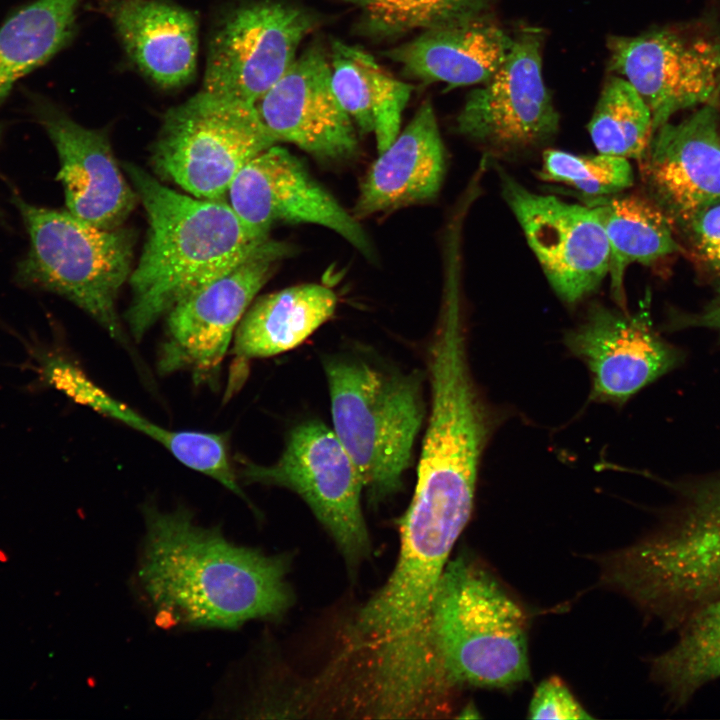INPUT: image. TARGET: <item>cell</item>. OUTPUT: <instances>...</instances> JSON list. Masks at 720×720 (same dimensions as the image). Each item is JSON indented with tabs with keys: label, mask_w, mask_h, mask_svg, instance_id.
I'll list each match as a JSON object with an SVG mask.
<instances>
[{
	"label": "cell",
	"mask_w": 720,
	"mask_h": 720,
	"mask_svg": "<svg viewBox=\"0 0 720 720\" xmlns=\"http://www.w3.org/2000/svg\"><path fill=\"white\" fill-rule=\"evenodd\" d=\"M138 580L159 622L235 629L281 616L292 602L281 555L228 540L198 524L185 507L145 504Z\"/></svg>",
	"instance_id": "6da1fadb"
},
{
	"label": "cell",
	"mask_w": 720,
	"mask_h": 720,
	"mask_svg": "<svg viewBox=\"0 0 720 720\" xmlns=\"http://www.w3.org/2000/svg\"><path fill=\"white\" fill-rule=\"evenodd\" d=\"M124 169L149 223L125 312L140 340L177 302L247 259L269 235L248 226L223 200L176 192L132 163Z\"/></svg>",
	"instance_id": "7a4b0ae2"
},
{
	"label": "cell",
	"mask_w": 720,
	"mask_h": 720,
	"mask_svg": "<svg viewBox=\"0 0 720 720\" xmlns=\"http://www.w3.org/2000/svg\"><path fill=\"white\" fill-rule=\"evenodd\" d=\"M333 431L362 478L372 503L402 489L426 416L423 377L360 355L323 361Z\"/></svg>",
	"instance_id": "3957f363"
},
{
	"label": "cell",
	"mask_w": 720,
	"mask_h": 720,
	"mask_svg": "<svg viewBox=\"0 0 720 720\" xmlns=\"http://www.w3.org/2000/svg\"><path fill=\"white\" fill-rule=\"evenodd\" d=\"M431 627L452 689H511L530 679L527 615L479 561L462 555L447 563Z\"/></svg>",
	"instance_id": "277c9868"
},
{
	"label": "cell",
	"mask_w": 720,
	"mask_h": 720,
	"mask_svg": "<svg viewBox=\"0 0 720 720\" xmlns=\"http://www.w3.org/2000/svg\"><path fill=\"white\" fill-rule=\"evenodd\" d=\"M13 203L29 236L28 252L17 266V282L63 296L122 341L116 300L132 272L130 232L101 228L68 210L39 207L18 196Z\"/></svg>",
	"instance_id": "5b68a950"
},
{
	"label": "cell",
	"mask_w": 720,
	"mask_h": 720,
	"mask_svg": "<svg viewBox=\"0 0 720 720\" xmlns=\"http://www.w3.org/2000/svg\"><path fill=\"white\" fill-rule=\"evenodd\" d=\"M274 144L256 104L202 89L165 113L151 162L194 197L223 200L238 172Z\"/></svg>",
	"instance_id": "8992f818"
},
{
	"label": "cell",
	"mask_w": 720,
	"mask_h": 720,
	"mask_svg": "<svg viewBox=\"0 0 720 720\" xmlns=\"http://www.w3.org/2000/svg\"><path fill=\"white\" fill-rule=\"evenodd\" d=\"M237 461L238 478L245 483L287 488L299 495L348 562L356 564L368 555L362 478L333 429L309 420L289 432L274 463L261 465L239 457Z\"/></svg>",
	"instance_id": "52a82bcc"
},
{
	"label": "cell",
	"mask_w": 720,
	"mask_h": 720,
	"mask_svg": "<svg viewBox=\"0 0 720 720\" xmlns=\"http://www.w3.org/2000/svg\"><path fill=\"white\" fill-rule=\"evenodd\" d=\"M293 247L268 239L233 269L177 302L166 314L157 369L186 371L195 383L217 384L236 328L256 294Z\"/></svg>",
	"instance_id": "ba28073f"
},
{
	"label": "cell",
	"mask_w": 720,
	"mask_h": 720,
	"mask_svg": "<svg viewBox=\"0 0 720 720\" xmlns=\"http://www.w3.org/2000/svg\"><path fill=\"white\" fill-rule=\"evenodd\" d=\"M315 25L308 10L284 1L230 10L210 38L203 90L257 104L293 64Z\"/></svg>",
	"instance_id": "9c48e42d"
},
{
	"label": "cell",
	"mask_w": 720,
	"mask_h": 720,
	"mask_svg": "<svg viewBox=\"0 0 720 720\" xmlns=\"http://www.w3.org/2000/svg\"><path fill=\"white\" fill-rule=\"evenodd\" d=\"M542 33L526 28L513 38L499 69L467 95L456 131L494 154L538 148L559 128V114L542 76Z\"/></svg>",
	"instance_id": "30bf717a"
},
{
	"label": "cell",
	"mask_w": 720,
	"mask_h": 720,
	"mask_svg": "<svg viewBox=\"0 0 720 720\" xmlns=\"http://www.w3.org/2000/svg\"><path fill=\"white\" fill-rule=\"evenodd\" d=\"M502 196L557 296L573 305L608 276L609 246L587 204L531 191L498 166Z\"/></svg>",
	"instance_id": "8fae6325"
},
{
	"label": "cell",
	"mask_w": 720,
	"mask_h": 720,
	"mask_svg": "<svg viewBox=\"0 0 720 720\" xmlns=\"http://www.w3.org/2000/svg\"><path fill=\"white\" fill-rule=\"evenodd\" d=\"M650 296L638 311L593 303L565 335V345L591 376V397L624 404L641 389L679 367L684 351L655 330Z\"/></svg>",
	"instance_id": "7c38bea8"
},
{
	"label": "cell",
	"mask_w": 720,
	"mask_h": 720,
	"mask_svg": "<svg viewBox=\"0 0 720 720\" xmlns=\"http://www.w3.org/2000/svg\"><path fill=\"white\" fill-rule=\"evenodd\" d=\"M227 196L235 213L259 233L269 235L278 222L315 224L339 234L367 259L376 256L359 220L281 146L274 144L251 159Z\"/></svg>",
	"instance_id": "4fadbf2b"
},
{
	"label": "cell",
	"mask_w": 720,
	"mask_h": 720,
	"mask_svg": "<svg viewBox=\"0 0 720 720\" xmlns=\"http://www.w3.org/2000/svg\"><path fill=\"white\" fill-rule=\"evenodd\" d=\"M609 68L648 106L653 131L680 110L710 103L720 83V44L672 30L608 41Z\"/></svg>",
	"instance_id": "5bb4252c"
},
{
	"label": "cell",
	"mask_w": 720,
	"mask_h": 720,
	"mask_svg": "<svg viewBox=\"0 0 720 720\" xmlns=\"http://www.w3.org/2000/svg\"><path fill=\"white\" fill-rule=\"evenodd\" d=\"M256 106L277 143H292L326 163L359 152L356 126L333 90L329 54L318 44L297 56Z\"/></svg>",
	"instance_id": "9a60e30c"
},
{
	"label": "cell",
	"mask_w": 720,
	"mask_h": 720,
	"mask_svg": "<svg viewBox=\"0 0 720 720\" xmlns=\"http://www.w3.org/2000/svg\"><path fill=\"white\" fill-rule=\"evenodd\" d=\"M654 202L684 228L720 202V114L710 102L653 131L639 160Z\"/></svg>",
	"instance_id": "2e32d148"
},
{
	"label": "cell",
	"mask_w": 720,
	"mask_h": 720,
	"mask_svg": "<svg viewBox=\"0 0 720 720\" xmlns=\"http://www.w3.org/2000/svg\"><path fill=\"white\" fill-rule=\"evenodd\" d=\"M32 108L57 150V179L67 210L101 228L120 227L138 197L121 173L105 132L82 126L48 101L38 99Z\"/></svg>",
	"instance_id": "e0dca14e"
},
{
	"label": "cell",
	"mask_w": 720,
	"mask_h": 720,
	"mask_svg": "<svg viewBox=\"0 0 720 720\" xmlns=\"http://www.w3.org/2000/svg\"><path fill=\"white\" fill-rule=\"evenodd\" d=\"M446 172L445 146L430 101L378 153L364 177L352 214L359 220L431 201Z\"/></svg>",
	"instance_id": "ac0fdd59"
},
{
	"label": "cell",
	"mask_w": 720,
	"mask_h": 720,
	"mask_svg": "<svg viewBox=\"0 0 720 720\" xmlns=\"http://www.w3.org/2000/svg\"><path fill=\"white\" fill-rule=\"evenodd\" d=\"M35 358L40 375L47 384L73 401L157 441L183 465L213 478L238 497L247 500L232 464L228 434L164 428L113 398L70 360L40 351Z\"/></svg>",
	"instance_id": "d6986e66"
},
{
	"label": "cell",
	"mask_w": 720,
	"mask_h": 720,
	"mask_svg": "<svg viewBox=\"0 0 720 720\" xmlns=\"http://www.w3.org/2000/svg\"><path fill=\"white\" fill-rule=\"evenodd\" d=\"M127 54L155 84L181 88L196 75L198 23L194 14L168 0H103Z\"/></svg>",
	"instance_id": "ffe728a7"
},
{
	"label": "cell",
	"mask_w": 720,
	"mask_h": 720,
	"mask_svg": "<svg viewBox=\"0 0 720 720\" xmlns=\"http://www.w3.org/2000/svg\"><path fill=\"white\" fill-rule=\"evenodd\" d=\"M513 44L483 16L419 32L383 53L405 76L447 88L486 82L503 64Z\"/></svg>",
	"instance_id": "44dd1931"
},
{
	"label": "cell",
	"mask_w": 720,
	"mask_h": 720,
	"mask_svg": "<svg viewBox=\"0 0 720 720\" xmlns=\"http://www.w3.org/2000/svg\"><path fill=\"white\" fill-rule=\"evenodd\" d=\"M336 306L335 292L316 283L287 287L254 300L233 337L227 394L243 384L250 360L297 347L332 317Z\"/></svg>",
	"instance_id": "7402d4cb"
},
{
	"label": "cell",
	"mask_w": 720,
	"mask_h": 720,
	"mask_svg": "<svg viewBox=\"0 0 720 720\" xmlns=\"http://www.w3.org/2000/svg\"><path fill=\"white\" fill-rule=\"evenodd\" d=\"M329 60L334 93L356 128L373 133L378 153L400 132L403 111L414 86L394 77L359 46L331 43Z\"/></svg>",
	"instance_id": "603a6c76"
},
{
	"label": "cell",
	"mask_w": 720,
	"mask_h": 720,
	"mask_svg": "<svg viewBox=\"0 0 720 720\" xmlns=\"http://www.w3.org/2000/svg\"><path fill=\"white\" fill-rule=\"evenodd\" d=\"M597 214L609 246L610 289L618 307L627 310L624 279L632 264L652 265L682 252L674 223L654 202L639 195L621 193L584 197Z\"/></svg>",
	"instance_id": "cb8c5ba5"
},
{
	"label": "cell",
	"mask_w": 720,
	"mask_h": 720,
	"mask_svg": "<svg viewBox=\"0 0 720 720\" xmlns=\"http://www.w3.org/2000/svg\"><path fill=\"white\" fill-rule=\"evenodd\" d=\"M81 0H36L0 27V104L14 84L72 39Z\"/></svg>",
	"instance_id": "d4e9b609"
},
{
	"label": "cell",
	"mask_w": 720,
	"mask_h": 720,
	"mask_svg": "<svg viewBox=\"0 0 720 720\" xmlns=\"http://www.w3.org/2000/svg\"><path fill=\"white\" fill-rule=\"evenodd\" d=\"M674 644L650 661L651 678L676 704L720 678V597L692 612L678 625Z\"/></svg>",
	"instance_id": "484cf974"
},
{
	"label": "cell",
	"mask_w": 720,
	"mask_h": 720,
	"mask_svg": "<svg viewBox=\"0 0 720 720\" xmlns=\"http://www.w3.org/2000/svg\"><path fill=\"white\" fill-rule=\"evenodd\" d=\"M587 128L597 152L639 161L653 133L652 115L628 81L612 76Z\"/></svg>",
	"instance_id": "4316f807"
},
{
	"label": "cell",
	"mask_w": 720,
	"mask_h": 720,
	"mask_svg": "<svg viewBox=\"0 0 720 720\" xmlns=\"http://www.w3.org/2000/svg\"><path fill=\"white\" fill-rule=\"evenodd\" d=\"M360 10V30L374 39H394L411 32L483 16L490 0H341Z\"/></svg>",
	"instance_id": "83f0119b"
},
{
	"label": "cell",
	"mask_w": 720,
	"mask_h": 720,
	"mask_svg": "<svg viewBox=\"0 0 720 720\" xmlns=\"http://www.w3.org/2000/svg\"><path fill=\"white\" fill-rule=\"evenodd\" d=\"M538 174L544 181L572 186L589 198L622 193L634 183L629 159L599 152L595 155H577L559 149H547L543 153Z\"/></svg>",
	"instance_id": "f1b7e54d"
},
{
	"label": "cell",
	"mask_w": 720,
	"mask_h": 720,
	"mask_svg": "<svg viewBox=\"0 0 720 720\" xmlns=\"http://www.w3.org/2000/svg\"><path fill=\"white\" fill-rule=\"evenodd\" d=\"M530 719H591L564 681L551 676L536 687L528 708Z\"/></svg>",
	"instance_id": "f546056e"
},
{
	"label": "cell",
	"mask_w": 720,
	"mask_h": 720,
	"mask_svg": "<svg viewBox=\"0 0 720 720\" xmlns=\"http://www.w3.org/2000/svg\"><path fill=\"white\" fill-rule=\"evenodd\" d=\"M685 228L694 257L707 272L720 276V202L700 212Z\"/></svg>",
	"instance_id": "4dcf8cb0"
},
{
	"label": "cell",
	"mask_w": 720,
	"mask_h": 720,
	"mask_svg": "<svg viewBox=\"0 0 720 720\" xmlns=\"http://www.w3.org/2000/svg\"><path fill=\"white\" fill-rule=\"evenodd\" d=\"M689 328H706L718 332L720 336V280L714 287L711 300L697 312H671L667 329L671 331Z\"/></svg>",
	"instance_id": "1f68e13d"
},
{
	"label": "cell",
	"mask_w": 720,
	"mask_h": 720,
	"mask_svg": "<svg viewBox=\"0 0 720 720\" xmlns=\"http://www.w3.org/2000/svg\"><path fill=\"white\" fill-rule=\"evenodd\" d=\"M450 253H456V254H459V253H457V252H449V253H447L446 255H448V254H450ZM459 255H460V254H459Z\"/></svg>",
	"instance_id": "d6a6232c"
}]
</instances>
